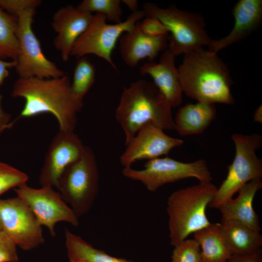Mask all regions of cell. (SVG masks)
I'll return each mask as SVG.
<instances>
[{
	"label": "cell",
	"mask_w": 262,
	"mask_h": 262,
	"mask_svg": "<svg viewBox=\"0 0 262 262\" xmlns=\"http://www.w3.org/2000/svg\"><path fill=\"white\" fill-rule=\"evenodd\" d=\"M172 107L153 82L140 80L124 87L115 117L123 130L127 145L145 124L175 130Z\"/></svg>",
	"instance_id": "obj_3"
},
{
	"label": "cell",
	"mask_w": 262,
	"mask_h": 262,
	"mask_svg": "<svg viewBox=\"0 0 262 262\" xmlns=\"http://www.w3.org/2000/svg\"><path fill=\"white\" fill-rule=\"evenodd\" d=\"M66 245L69 261L78 262H133L110 256L95 248L82 238L65 229Z\"/></svg>",
	"instance_id": "obj_23"
},
{
	"label": "cell",
	"mask_w": 262,
	"mask_h": 262,
	"mask_svg": "<svg viewBox=\"0 0 262 262\" xmlns=\"http://www.w3.org/2000/svg\"><path fill=\"white\" fill-rule=\"evenodd\" d=\"M140 21H137L130 31L124 33L119 39V50L124 62L129 67H134L142 59L149 62L161 52L167 49L168 35L150 36L140 30Z\"/></svg>",
	"instance_id": "obj_16"
},
{
	"label": "cell",
	"mask_w": 262,
	"mask_h": 262,
	"mask_svg": "<svg viewBox=\"0 0 262 262\" xmlns=\"http://www.w3.org/2000/svg\"><path fill=\"white\" fill-rule=\"evenodd\" d=\"M42 2L40 0H0V8L17 16L30 10H36Z\"/></svg>",
	"instance_id": "obj_29"
},
{
	"label": "cell",
	"mask_w": 262,
	"mask_h": 262,
	"mask_svg": "<svg viewBox=\"0 0 262 262\" xmlns=\"http://www.w3.org/2000/svg\"><path fill=\"white\" fill-rule=\"evenodd\" d=\"M120 4L119 0H84L76 8L91 14L96 12L103 14L106 20L117 24L122 22V10Z\"/></svg>",
	"instance_id": "obj_26"
},
{
	"label": "cell",
	"mask_w": 262,
	"mask_h": 262,
	"mask_svg": "<svg viewBox=\"0 0 262 262\" xmlns=\"http://www.w3.org/2000/svg\"><path fill=\"white\" fill-rule=\"evenodd\" d=\"M28 179L25 173L0 162V195L11 188L26 183Z\"/></svg>",
	"instance_id": "obj_27"
},
{
	"label": "cell",
	"mask_w": 262,
	"mask_h": 262,
	"mask_svg": "<svg viewBox=\"0 0 262 262\" xmlns=\"http://www.w3.org/2000/svg\"><path fill=\"white\" fill-rule=\"evenodd\" d=\"M182 92L197 102L232 104L233 82L217 53L203 48L186 54L178 68Z\"/></svg>",
	"instance_id": "obj_2"
},
{
	"label": "cell",
	"mask_w": 262,
	"mask_h": 262,
	"mask_svg": "<svg viewBox=\"0 0 262 262\" xmlns=\"http://www.w3.org/2000/svg\"><path fill=\"white\" fill-rule=\"evenodd\" d=\"M95 73L94 65L86 56L78 59L71 83V91L77 98L83 100L94 82Z\"/></svg>",
	"instance_id": "obj_25"
},
{
	"label": "cell",
	"mask_w": 262,
	"mask_h": 262,
	"mask_svg": "<svg viewBox=\"0 0 262 262\" xmlns=\"http://www.w3.org/2000/svg\"><path fill=\"white\" fill-rule=\"evenodd\" d=\"M85 147L74 131L59 130L51 142L45 157L39 177L41 186L57 188L65 169L81 157Z\"/></svg>",
	"instance_id": "obj_13"
},
{
	"label": "cell",
	"mask_w": 262,
	"mask_h": 262,
	"mask_svg": "<svg viewBox=\"0 0 262 262\" xmlns=\"http://www.w3.org/2000/svg\"><path fill=\"white\" fill-rule=\"evenodd\" d=\"M193 236L200 246V262H227L231 257L222 239L219 223H211Z\"/></svg>",
	"instance_id": "obj_22"
},
{
	"label": "cell",
	"mask_w": 262,
	"mask_h": 262,
	"mask_svg": "<svg viewBox=\"0 0 262 262\" xmlns=\"http://www.w3.org/2000/svg\"><path fill=\"white\" fill-rule=\"evenodd\" d=\"M141 31L145 34L150 36H157L168 34V29L158 19L150 17H146L140 23Z\"/></svg>",
	"instance_id": "obj_31"
},
{
	"label": "cell",
	"mask_w": 262,
	"mask_h": 262,
	"mask_svg": "<svg viewBox=\"0 0 262 262\" xmlns=\"http://www.w3.org/2000/svg\"><path fill=\"white\" fill-rule=\"evenodd\" d=\"M131 10L132 13L138 11V3L136 0H123L121 1Z\"/></svg>",
	"instance_id": "obj_34"
},
{
	"label": "cell",
	"mask_w": 262,
	"mask_h": 262,
	"mask_svg": "<svg viewBox=\"0 0 262 262\" xmlns=\"http://www.w3.org/2000/svg\"><path fill=\"white\" fill-rule=\"evenodd\" d=\"M0 229H1V225L0 221Z\"/></svg>",
	"instance_id": "obj_37"
},
{
	"label": "cell",
	"mask_w": 262,
	"mask_h": 262,
	"mask_svg": "<svg viewBox=\"0 0 262 262\" xmlns=\"http://www.w3.org/2000/svg\"><path fill=\"white\" fill-rule=\"evenodd\" d=\"M262 187L261 179L252 180L241 187L238 195L231 198L218 208L221 219L240 221L252 229L260 231L259 216L254 211L253 202L257 192Z\"/></svg>",
	"instance_id": "obj_19"
},
{
	"label": "cell",
	"mask_w": 262,
	"mask_h": 262,
	"mask_svg": "<svg viewBox=\"0 0 262 262\" xmlns=\"http://www.w3.org/2000/svg\"><path fill=\"white\" fill-rule=\"evenodd\" d=\"M183 141L168 136L161 128L152 123L143 125L120 157L124 168L131 167L137 160H148L167 155L173 148L180 147Z\"/></svg>",
	"instance_id": "obj_14"
},
{
	"label": "cell",
	"mask_w": 262,
	"mask_h": 262,
	"mask_svg": "<svg viewBox=\"0 0 262 262\" xmlns=\"http://www.w3.org/2000/svg\"><path fill=\"white\" fill-rule=\"evenodd\" d=\"M17 196L31 209L41 226H45L52 236H55V224L66 222L74 227L79 225L78 217L67 205L53 187L43 186L39 189L29 186L26 183L14 188Z\"/></svg>",
	"instance_id": "obj_12"
},
{
	"label": "cell",
	"mask_w": 262,
	"mask_h": 262,
	"mask_svg": "<svg viewBox=\"0 0 262 262\" xmlns=\"http://www.w3.org/2000/svg\"><path fill=\"white\" fill-rule=\"evenodd\" d=\"M10 118L0 117V133L7 128H10L12 123H9Z\"/></svg>",
	"instance_id": "obj_35"
},
{
	"label": "cell",
	"mask_w": 262,
	"mask_h": 262,
	"mask_svg": "<svg viewBox=\"0 0 262 262\" xmlns=\"http://www.w3.org/2000/svg\"><path fill=\"white\" fill-rule=\"evenodd\" d=\"M0 221L2 229L24 250L35 248L45 241L42 226L30 207L18 196L0 199Z\"/></svg>",
	"instance_id": "obj_11"
},
{
	"label": "cell",
	"mask_w": 262,
	"mask_h": 262,
	"mask_svg": "<svg viewBox=\"0 0 262 262\" xmlns=\"http://www.w3.org/2000/svg\"><path fill=\"white\" fill-rule=\"evenodd\" d=\"M144 16L143 11L138 10L132 13L124 21L109 24L106 23L104 15L96 13L88 28L74 44L70 56L79 59L87 54H94L105 60L117 70L112 54L117 40Z\"/></svg>",
	"instance_id": "obj_8"
},
{
	"label": "cell",
	"mask_w": 262,
	"mask_h": 262,
	"mask_svg": "<svg viewBox=\"0 0 262 262\" xmlns=\"http://www.w3.org/2000/svg\"><path fill=\"white\" fill-rule=\"evenodd\" d=\"M16 66V61L12 60L7 61L0 58V85L2 84L4 79L8 76L9 69L15 68ZM2 96L0 94V117L9 118L10 115L5 113L1 106Z\"/></svg>",
	"instance_id": "obj_32"
},
{
	"label": "cell",
	"mask_w": 262,
	"mask_h": 262,
	"mask_svg": "<svg viewBox=\"0 0 262 262\" xmlns=\"http://www.w3.org/2000/svg\"><path fill=\"white\" fill-rule=\"evenodd\" d=\"M122 173L128 178L141 182L151 192L165 184L189 178H196L199 182L213 180L207 162L202 159L183 163L168 157H159L148 160L142 169L124 168Z\"/></svg>",
	"instance_id": "obj_9"
},
{
	"label": "cell",
	"mask_w": 262,
	"mask_h": 262,
	"mask_svg": "<svg viewBox=\"0 0 262 262\" xmlns=\"http://www.w3.org/2000/svg\"><path fill=\"white\" fill-rule=\"evenodd\" d=\"M36 10L23 12L17 17V37L18 54L15 69L20 78H52L66 73L44 54L40 42L32 29Z\"/></svg>",
	"instance_id": "obj_10"
},
{
	"label": "cell",
	"mask_w": 262,
	"mask_h": 262,
	"mask_svg": "<svg viewBox=\"0 0 262 262\" xmlns=\"http://www.w3.org/2000/svg\"><path fill=\"white\" fill-rule=\"evenodd\" d=\"M254 119L256 122L262 123V105L259 106L255 111Z\"/></svg>",
	"instance_id": "obj_36"
},
{
	"label": "cell",
	"mask_w": 262,
	"mask_h": 262,
	"mask_svg": "<svg viewBox=\"0 0 262 262\" xmlns=\"http://www.w3.org/2000/svg\"><path fill=\"white\" fill-rule=\"evenodd\" d=\"M231 139L235 147V157L232 164L228 166L226 178L217 188L213 199L209 205L210 208L218 209L232 198L245 184L262 178V161L256 153L262 146V136L256 133H234Z\"/></svg>",
	"instance_id": "obj_7"
},
{
	"label": "cell",
	"mask_w": 262,
	"mask_h": 262,
	"mask_svg": "<svg viewBox=\"0 0 262 262\" xmlns=\"http://www.w3.org/2000/svg\"><path fill=\"white\" fill-rule=\"evenodd\" d=\"M18 261L16 245L3 229H0V262Z\"/></svg>",
	"instance_id": "obj_30"
},
{
	"label": "cell",
	"mask_w": 262,
	"mask_h": 262,
	"mask_svg": "<svg viewBox=\"0 0 262 262\" xmlns=\"http://www.w3.org/2000/svg\"><path fill=\"white\" fill-rule=\"evenodd\" d=\"M69 262H74V261H69Z\"/></svg>",
	"instance_id": "obj_38"
},
{
	"label": "cell",
	"mask_w": 262,
	"mask_h": 262,
	"mask_svg": "<svg viewBox=\"0 0 262 262\" xmlns=\"http://www.w3.org/2000/svg\"><path fill=\"white\" fill-rule=\"evenodd\" d=\"M174 246L171 262H200V246L194 239H185Z\"/></svg>",
	"instance_id": "obj_28"
},
{
	"label": "cell",
	"mask_w": 262,
	"mask_h": 262,
	"mask_svg": "<svg viewBox=\"0 0 262 262\" xmlns=\"http://www.w3.org/2000/svg\"><path fill=\"white\" fill-rule=\"evenodd\" d=\"M220 233L231 256L253 255L262 250V235L235 220L221 219Z\"/></svg>",
	"instance_id": "obj_20"
},
{
	"label": "cell",
	"mask_w": 262,
	"mask_h": 262,
	"mask_svg": "<svg viewBox=\"0 0 262 262\" xmlns=\"http://www.w3.org/2000/svg\"><path fill=\"white\" fill-rule=\"evenodd\" d=\"M11 95L25 99L20 116L49 113L57 119L59 130L62 131H74L78 114L83 106V100L71 91L67 74L58 78H19L14 84Z\"/></svg>",
	"instance_id": "obj_1"
},
{
	"label": "cell",
	"mask_w": 262,
	"mask_h": 262,
	"mask_svg": "<svg viewBox=\"0 0 262 262\" xmlns=\"http://www.w3.org/2000/svg\"><path fill=\"white\" fill-rule=\"evenodd\" d=\"M216 114L213 104H186L178 110L174 119L175 130L182 136L201 133L214 119Z\"/></svg>",
	"instance_id": "obj_21"
},
{
	"label": "cell",
	"mask_w": 262,
	"mask_h": 262,
	"mask_svg": "<svg viewBox=\"0 0 262 262\" xmlns=\"http://www.w3.org/2000/svg\"><path fill=\"white\" fill-rule=\"evenodd\" d=\"M98 181L95 155L85 146L81 157L65 169L57 188L62 199L79 217L92 208L98 194Z\"/></svg>",
	"instance_id": "obj_6"
},
{
	"label": "cell",
	"mask_w": 262,
	"mask_h": 262,
	"mask_svg": "<svg viewBox=\"0 0 262 262\" xmlns=\"http://www.w3.org/2000/svg\"><path fill=\"white\" fill-rule=\"evenodd\" d=\"M17 17L0 8V58L16 61L18 54Z\"/></svg>",
	"instance_id": "obj_24"
},
{
	"label": "cell",
	"mask_w": 262,
	"mask_h": 262,
	"mask_svg": "<svg viewBox=\"0 0 262 262\" xmlns=\"http://www.w3.org/2000/svg\"><path fill=\"white\" fill-rule=\"evenodd\" d=\"M232 14L234 26L226 36L212 40L209 50H219L245 39L260 25L262 21V0H240L234 5Z\"/></svg>",
	"instance_id": "obj_18"
},
{
	"label": "cell",
	"mask_w": 262,
	"mask_h": 262,
	"mask_svg": "<svg viewBox=\"0 0 262 262\" xmlns=\"http://www.w3.org/2000/svg\"><path fill=\"white\" fill-rule=\"evenodd\" d=\"M175 57L167 49L163 52L158 63L147 62L140 68L142 75H148L152 78L154 84L172 108L180 106L182 101L183 92Z\"/></svg>",
	"instance_id": "obj_17"
},
{
	"label": "cell",
	"mask_w": 262,
	"mask_h": 262,
	"mask_svg": "<svg viewBox=\"0 0 262 262\" xmlns=\"http://www.w3.org/2000/svg\"><path fill=\"white\" fill-rule=\"evenodd\" d=\"M142 11L145 16L158 19L168 29L171 33L168 49L175 56L209 47L213 40L199 14L178 9L175 4L164 8L151 2L146 3Z\"/></svg>",
	"instance_id": "obj_5"
},
{
	"label": "cell",
	"mask_w": 262,
	"mask_h": 262,
	"mask_svg": "<svg viewBox=\"0 0 262 262\" xmlns=\"http://www.w3.org/2000/svg\"><path fill=\"white\" fill-rule=\"evenodd\" d=\"M93 17L92 14L72 5L62 7L54 13L51 26L57 35L53 44L64 62L68 61L74 44L88 28Z\"/></svg>",
	"instance_id": "obj_15"
},
{
	"label": "cell",
	"mask_w": 262,
	"mask_h": 262,
	"mask_svg": "<svg viewBox=\"0 0 262 262\" xmlns=\"http://www.w3.org/2000/svg\"><path fill=\"white\" fill-rule=\"evenodd\" d=\"M227 262H262V250L251 255L231 256Z\"/></svg>",
	"instance_id": "obj_33"
},
{
	"label": "cell",
	"mask_w": 262,
	"mask_h": 262,
	"mask_svg": "<svg viewBox=\"0 0 262 262\" xmlns=\"http://www.w3.org/2000/svg\"><path fill=\"white\" fill-rule=\"evenodd\" d=\"M217 188L211 181H202L172 193L167 201L171 244L175 246L191 234L211 224L206 209Z\"/></svg>",
	"instance_id": "obj_4"
}]
</instances>
